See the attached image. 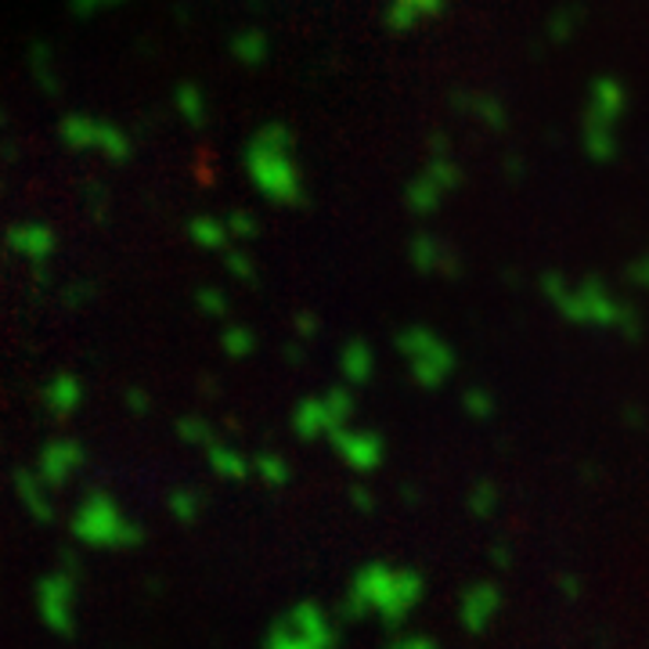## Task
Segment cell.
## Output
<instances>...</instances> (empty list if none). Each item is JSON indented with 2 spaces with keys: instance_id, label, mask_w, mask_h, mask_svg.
<instances>
[{
  "instance_id": "1",
  "label": "cell",
  "mask_w": 649,
  "mask_h": 649,
  "mask_svg": "<svg viewBox=\"0 0 649 649\" xmlns=\"http://www.w3.org/2000/svg\"><path fill=\"white\" fill-rule=\"evenodd\" d=\"M419 595H422V578L415 570H389L383 563H372L365 570H358L354 588L346 592L343 617L361 620L375 609L380 617H386V625H397L419 603Z\"/></svg>"
},
{
  "instance_id": "2",
  "label": "cell",
  "mask_w": 649,
  "mask_h": 649,
  "mask_svg": "<svg viewBox=\"0 0 649 649\" xmlns=\"http://www.w3.org/2000/svg\"><path fill=\"white\" fill-rule=\"evenodd\" d=\"M73 538L87 544V549H134V544L145 541V527L138 519H130L120 505L101 491H90V495L76 505V513L69 519Z\"/></svg>"
},
{
  "instance_id": "3",
  "label": "cell",
  "mask_w": 649,
  "mask_h": 649,
  "mask_svg": "<svg viewBox=\"0 0 649 649\" xmlns=\"http://www.w3.org/2000/svg\"><path fill=\"white\" fill-rule=\"evenodd\" d=\"M340 628L318 603H296L289 614H282L271 625L264 649H336Z\"/></svg>"
},
{
  "instance_id": "4",
  "label": "cell",
  "mask_w": 649,
  "mask_h": 649,
  "mask_svg": "<svg viewBox=\"0 0 649 649\" xmlns=\"http://www.w3.org/2000/svg\"><path fill=\"white\" fill-rule=\"evenodd\" d=\"M36 609L55 635H73L76 628V574L55 570L36 584Z\"/></svg>"
},
{
  "instance_id": "5",
  "label": "cell",
  "mask_w": 649,
  "mask_h": 649,
  "mask_svg": "<svg viewBox=\"0 0 649 649\" xmlns=\"http://www.w3.org/2000/svg\"><path fill=\"white\" fill-rule=\"evenodd\" d=\"M19 495H22V505H25V513H30L33 519H41V524H51L55 519V505L47 502V495L41 487H36V480L33 476H19Z\"/></svg>"
},
{
  "instance_id": "6",
  "label": "cell",
  "mask_w": 649,
  "mask_h": 649,
  "mask_svg": "<svg viewBox=\"0 0 649 649\" xmlns=\"http://www.w3.org/2000/svg\"><path fill=\"white\" fill-rule=\"evenodd\" d=\"M202 498L199 495H191V491H174L170 495V513L180 519V524H195V519L202 516Z\"/></svg>"
},
{
  "instance_id": "7",
  "label": "cell",
  "mask_w": 649,
  "mask_h": 649,
  "mask_svg": "<svg viewBox=\"0 0 649 649\" xmlns=\"http://www.w3.org/2000/svg\"><path fill=\"white\" fill-rule=\"evenodd\" d=\"M389 649H437V642H430L426 635H408V639H397Z\"/></svg>"
}]
</instances>
